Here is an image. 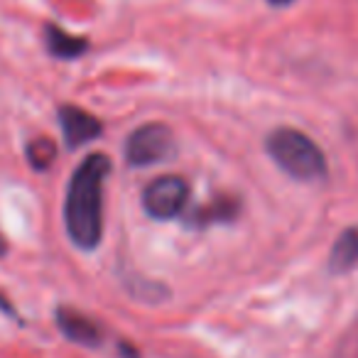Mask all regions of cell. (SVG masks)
Segmentation results:
<instances>
[{
    "label": "cell",
    "instance_id": "cell-1",
    "mask_svg": "<svg viewBox=\"0 0 358 358\" xmlns=\"http://www.w3.org/2000/svg\"><path fill=\"white\" fill-rule=\"evenodd\" d=\"M110 174V159L91 152L81 159L69 179L64 201V224L71 243L81 250L99 248L103 238V187Z\"/></svg>",
    "mask_w": 358,
    "mask_h": 358
},
{
    "label": "cell",
    "instance_id": "cell-2",
    "mask_svg": "<svg viewBox=\"0 0 358 358\" xmlns=\"http://www.w3.org/2000/svg\"><path fill=\"white\" fill-rule=\"evenodd\" d=\"M268 152L280 169L299 182H314L327 174V157L312 138L294 128H278L268 138Z\"/></svg>",
    "mask_w": 358,
    "mask_h": 358
},
{
    "label": "cell",
    "instance_id": "cell-3",
    "mask_svg": "<svg viewBox=\"0 0 358 358\" xmlns=\"http://www.w3.org/2000/svg\"><path fill=\"white\" fill-rule=\"evenodd\" d=\"M189 204V182L179 174H164L152 179L143 192V209L150 219L169 221L182 216Z\"/></svg>",
    "mask_w": 358,
    "mask_h": 358
},
{
    "label": "cell",
    "instance_id": "cell-4",
    "mask_svg": "<svg viewBox=\"0 0 358 358\" xmlns=\"http://www.w3.org/2000/svg\"><path fill=\"white\" fill-rule=\"evenodd\" d=\"M174 150V133L164 123H145L130 133L125 143V159L133 167H150L162 162Z\"/></svg>",
    "mask_w": 358,
    "mask_h": 358
},
{
    "label": "cell",
    "instance_id": "cell-5",
    "mask_svg": "<svg viewBox=\"0 0 358 358\" xmlns=\"http://www.w3.org/2000/svg\"><path fill=\"white\" fill-rule=\"evenodd\" d=\"M59 125H62V135H64L66 148H71V150L91 143V140H96L103 133V123H101L96 115H91L89 110L79 108V106H62Z\"/></svg>",
    "mask_w": 358,
    "mask_h": 358
},
{
    "label": "cell",
    "instance_id": "cell-6",
    "mask_svg": "<svg viewBox=\"0 0 358 358\" xmlns=\"http://www.w3.org/2000/svg\"><path fill=\"white\" fill-rule=\"evenodd\" d=\"M57 324H59L62 334L66 338L76 343H84V346H99L101 343V329L96 322H91L89 317H84L76 309L59 307L57 309Z\"/></svg>",
    "mask_w": 358,
    "mask_h": 358
},
{
    "label": "cell",
    "instance_id": "cell-7",
    "mask_svg": "<svg viewBox=\"0 0 358 358\" xmlns=\"http://www.w3.org/2000/svg\"><path fill=\"white\" fill-rule=\"evenodd\" d=\"M45 42L47 50L57 59H79L89 50V40L79 35H69L59 25H45Z\"/></svg>",
    "mask_w": 358,
    "mask_h": 358
},
{
    "label": "cell",
    "instance_id": "cell-8",
    "mask_svg": "<svg viewBox=\"0 0 358 358\" xmlns=\"http://www.w3.org/2000/svg\"><path fill=\"white\" fill-rule=\"evenodd\" d=\"M236 216H238V201L234 196H216L214 201H209V204L199 206L194 211L189 224L204 229V226L221 224V221H234Z\"/></svg>",
    "mask_w": 358,
    "mask_h": 358
},
{
    "label": "cell",
    "instance_id": "cell-9",
    "mask_svg": "<svg viewBox=\"0 0 358 358\" xmlns=\"http://www.w3.org/2000/svg\"><path fill=\"white\" fill-rule=\"evenodd\" d=\"M358 263V231H343L338 241L331 248V258H329V268L334 273H346Z\"/></svg>",
    "mask_w": 358,
    "mask_h": 358
},
{
    "label": "cell",
    "instance_id": "cell-10",
    "mask_svg": "<svg viewBox=\"0 0 358 358\" xmlns=\"http://www.w3.org/2000/svg\"><path fill=\"white\" fill-rule=\"evenodd\" d=\"M57 157V145L50 138H37L27 148V159L35 169H47Z\"/></svg>",
    "mask_w": 358,
    "mask_h": 358
},
{
    "label": "cell",
    "instance_id": "cell-11",
    "mask_svg": "<svg viewBox=\"0 0 358 358\" xmlns=\"http://www.w3.org/2000/svg\"><path fill=\"white\" fill-rule=\"evenodd\" d=\"M8 253V243H6V238H3V234H0V258Z\"/></svg>",
    "mask_w": 358,
    "mask_h": 358
},
{
    "label": "cell",
    "instance_id": "cell-12",
    "mask_svg": "<svg viewBox=\"0 0 358 358\" xmlns=\"http://www.w3.org/2000/svg\"><path fill=\"white\" fill-rule=\"evenodd\" d=\"M268 3H273V6H289L292 0H268Z\"/></svg>",
    "mask_w": 358,
    "mask_h": 358
}]
</instances>
